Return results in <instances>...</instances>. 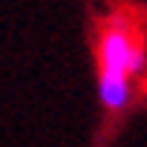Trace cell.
Instances as JSON below:
<instances>
[{
	"mask_svg": "<svg viewBox=\"0 0 147 147\" xmlns=\"http://www.w3.org/2000/svg\"><path fill=\"white\" fill-rule=\"evenodd\" d=\"M95 55H98V75L107 78L136 81L147 66V52L138 38V29L124 15H115L101 26Z\"/></svg>",
	"mask_w": 147,
	"mask_h": 147,
	"instance_id": "1",
	"label": "cell"
},
{
	"mask_svg": "<svg viewBox=\"0 0 147 147\" xmlns=\"http://www.w3.org/2000/svg\"><path fill=\"white\" fill-rule=\"evenodd\" d=\"M98 101L110 113H121L133 101V81L127 78H107L98 75Z\"/></svg>",
	"mask_w": 147,
	"mask_h": 147,
	"instance_id": "2",
	"label": "cell"
}]
</instances>
